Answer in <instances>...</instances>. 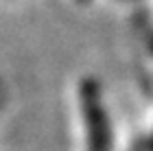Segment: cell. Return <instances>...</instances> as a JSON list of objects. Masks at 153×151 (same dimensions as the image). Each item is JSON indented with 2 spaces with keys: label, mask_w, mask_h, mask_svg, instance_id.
Listing matches in <instances>:
<instances>
[{
  "label": "cell",
  "mask_w": 153,
  "mask_h": 151,
  "mask_svg": "<svg viewBox=\"0 0 153 151\" xmlns=\"http://www.w3.org/2000/svg\"><path fill=\"white\" fill-rule=\"evenodd\" d=\"M79 105L83 114V125H85L88 151H109L112 149V129H109L99 83L94 79H81Z\"/></svg>",
  "instance_id": "6da1fadb"
}]
</instances>
